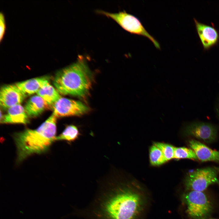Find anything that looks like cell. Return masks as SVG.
Returning <instances> with one entry per match:
<instances>
[{
	"label": "cell",
	"instance_id": "obj_18",
	"mask_svg": "<svg viewBox=\"0 0 219 219\" xmlns=\"http://www.w3.org/2000/svg\"><path fill=\"white\" fill-rule=\"evenodd\" d=\"M174 158L189 159L198 160L194 151L191 148L185 147H175Z\"/></svg>",
	"mask_w": 219,
	"mask_h": 219
},
{
	"label": "cell",
	"instance_id": "obj_19",
	"mask_svg": "<svg viewBox=\"0 0 219 219\" xmlns=\"http://www.w3.org/2000/svg\"><path fill=\"white\" fill-rule=\"evenodd\" d=\"M153 144L161 150L167 162L174 158L175 147L163 142H155Z\"/></svg>",
	"mask_w": 219,
	"mask_h": 219
},
{
	"label": "cell",
	"instance_id": "obj_15",
	"mask_svg": "<svg viewBox=\"0 0 219 219\" xmlns=\"http://www.w3.org/2000/svg\"><path fill=\"white\" fill-rule=\"evenodd\" d=\"M49 105H53L61 97L57 90L49 83L41 88L36 93Z\"/></svg>",
	"mask_w": 219,
	"mask_h": 219
},
{
	"label": "cell",
	"instance_id": "obj_6",
	"mask_svg": "<svg viewBox=\"0 0 219 219\" xmlns=\"http://www.w3.org/2000/svg\"><path fill=\"white\" fill-rule=\"evenodd\" d=\"M219 168L214 167L198 169L187 174L185 185L187 190L203 192L209 186L219 184Z\"/></svg>",
	"mask_w": 219,
	"mask_h": 219
},
{
	"label": "cell",
	"instance_id": "obj_16",
	"mask_svg": "<svg viewBox=\"0 0 219 219\" xmlns=\"http://www.w3.org/2000/svg\"><path fill=\"white\" fill-rule=\"evenodd\" d=\"M149 157L150 163L153 166H159L167 162L161 150L154 144L150 148Z\"/></svg>",
	"mask_w": 219,
	"mask_h": 219
},
{
	"label": "cell",
	"instance_id": "obj_9",
	"mask_svg": "<svg viewBox=\"0 0 219 219\" xmlns=\"http://www.w3.org/2000/svg\"><path fill=\"white\" fill-rule=\"evenodd\" d=\"M26 95L15 84L3 86L0 91L1 106L4 109L9 108L21 104Z\"/></svg>",
	"mask_w": 219,
	"mask_h": 219
},
{
	"label": "cell",
	"instance_id": "obj_13",
	"mask_svg": "<svg viewBox=\"0 0 219 219\" xmlns=\"http://www.w3.org/2000/svg\"><path fill=\"white\" fill-rule=\"evenodd\" d=\"M49 83L47 78L40 77L18 82L15 84L27 95L36 93L41 88Z\"/></svg>",
	"mask_w": 219,
	"mask_h": 219
},
{
	"label": "cell",
	"instance_id": "obj_4",
	"mask_svg": "<svg viewBox=\"0 0 219 219\" xmlns=\"http://www.w3.org/2000/svg\"><path fill=\"white\" fill-rule=\"evenodd\" d=\"M186 212L192 219H208L213 210L212 203L203 192L189 191L184 196Z\"/></svg>",
	"mask_w": 219,
	"mask_h": 219
},
{
	"label": "cell",
	"instance_id": "obj_5",
	"mask_svg": "<svg viewBox=\"0 0 219 219\" xmlns=\"http://www.w3.org/2000/svg\"><path fill=\"white\" fill-rule=\"evenodd\" d=\"M97 12L111 18L123 29L130 33L148 38L157 49H160L159 43L148 32L139 19L135 16L125 11L114 13L102 10H98Z\"/></svg>",
	"mask_w": 219,
	"mask_h": 219
},
{
	"label": "cell",
	"instance_id": "obj_12",
	"mask_svg": "<svg viewBox=\"0 0 219 219\" xmlns=\"http://www.w3.org/2000/svg\"><path fill=\"white\" fill-rule=\"evenodd\" d=\"M197 33L202 44L207 49L215 44L218 38V33L214 28L201 23L194 19Z\"/></svg>",
	"mask_w": 219,
	"mask_h": 219
},
{
	"label": "cell",
	"instance_id": "obj_3",
	"mask_svg": "<svg viewBox=\"0 0 219 219\" xmlns=\"http://www.w3.org/2000/svg\"><path fill=\"white\" fill-rule=\"evenodd\" d=\"M141 196L129 188L117 189L103 204L107 219H135L143 206Z\"/></svg>",
	"mask_w": 219,
	"mask_h": 219
},
{
	"label": "cell",
	"instance_id": "obj_2",
	"mask_svg": "<svg viewBox=\"0 0 219 219\" xmlns=\"http://www.w3.org/2000/svg\"><path fill=\"white\" fill-rule=\"evenodd\" d=\"M92 81L85 58L79 55L75 62L57 73L53 84L60 94L82 97L89 92Z\"/></svg>",
	"mask_w": 219,
	"mask_h": 219
},
{
	"label": "cell",
	"instance_id": "obj_10",
	"mask_svg": "<svg viewBox=\"0 0 219 219\" xmlns=\"http://www.w3.org/2000/svg\"><path fill=\"white\" fill-rule=\"evenodd\" d=\"M188 144L195 152L198 160L201 162H219V151L212 150L196 140H189Z\"/></svg>",
	"mask_w": 219,
	"mask_h": 219
},
{
	"label": "cell",
	"instance_id": "obj_14",
	"mask_svg": "<svg viewBox=\"0 0 219 219\" xmlns=\"http://www.w3.org/2000/svg\"><path fill=\"white\" fill-rule=\"evenodd\" d=\"M48 106L46 102L37 95L30 99L25 104L24 108L29 117H33L40 114Z\"/></svg>",
	"mask_w": 219,
	"mask_h": 219
},
{
	"label": "cell",
	"instance_id": "obj_1",
	"mask_svg": "<svg viewBox=\"0 0 219 219\" xmlns=\"http://www.w3.org/2000/svg\"><path fill=\"white\" fill-rule=\"evenodd\" d=\"M57 118L53 113L37 129H26L14 134L18 162L33 154H40L48 150L56 137Z\"/></svg>",
	"mask_w": 219,
	"mask_h": 219
},
{
	"label": "cell",
	"instance_id": "obj_21",
	"mask_svg": "<svg viewBox=\"0 0 219 219\" xmlns=\"http://www.w3.org/2000/svg\"></svg>",
	"mask_w": 219,
	"mask_h": 219
},
{
	"label": "cell",
	"instance_id": "obj_20",
	"mask_svg": "<svg viewBox=\"0 0 219 219\" xmlns=\"http://www.w3.org/2000/svg\"><path fill=\"white\" fill-rule=\"evenodd\" d=\"M6 24L5 17L2 12L0 14V41L1 42L5 34Z\"/></svg>",
	"mask_w": 219,
	"mask_h": 219
},
{
	"label": "cell",
	"instance_id": "obj_8",
	"mask_svg": "<svg viewBox=\"0 0 219 219\" xmlns=\"http://www.w3.org/2000/svg\"><path fill=\"white\" fill-rule=\"evenodd\" d=\"M185 134L203 142L210 144L215 141L217 130L213 125L209 123H196L188 125L185 128Z\"/></svg>",
	"mask_w": 219,
	"mask_h": 219
},
{
	"label": "cell",
	"instance_id": "obj_17",
	"mask_svg": "<svg viewBox=\"0 0 219 219\" xmlns=\"http://www.w3.org/2000/svg\"><path fill=\"white\" fill-rule=\"evenodd\" d=\"M79 135L77 127L74 125H70L67 126L61 134L56 137L55 141L64 140L73 141L77 139Z\"/></svg>",
	"mask_w": 219,
	"mask_h": 219
},
{
	"label": "cell",
	"instance_id": "obj_7",
	"mask_svg": "<svg viewBox=\"0 0 219 219\" xmlns=\"http://www.w3.org/2000/svg\"><path fill=\"white\" fill-rule=\"evenodd\" d=\"M53 108V113L57 117L80 115L89 109L80 101L61 97L54 104Z\"/></svg>",
	"mask_w": 219,
	"mask_h": 219
},
{
	"label": "cell",
	"instance_id": "obj_11",
	"mask_svg": "<svg viewBox=\"0 0 219 219\" xmlns=\"http://www.w3.org/2000/svg\"><path fill=\"white\" fill-rule=\"evenodd\" d=\"M29 117L24 107L19 104L8 109L7 113L1 117L0 122L2 123L26 124L29 122Z\"/></svg>",
	"mask_w": 219,
	"mask_h": 219
}]
</instances>
